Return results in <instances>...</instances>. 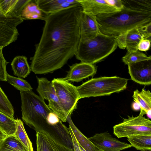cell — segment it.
Wrapping results in <instances>:
<instances>
[{"label": "cell", "instance_id": "1", "mask_svg": "<svg viewBox=\"0 0 151 151\" xmlns=\"http://www.w3.org/2000/svg\"><path fill=\"white\" fill-rule=\"evenodd\" d=\"M80 4L48 14L41 38L31 57V71L51 73L61 68L76 51L80 40Z\"/></svg>", "mask_w": 151, "mask_h": 151}, {"label": "cell", "instance_id": "5", "mask_svg": "<svg viewBox=\"0 0 151 151\" xmlns=\"http://www.w3.org/2000/svg\"><path fill=\"white\" fill-rule=\"evenodd\" d=\"M128 80L117 76L92 78L76 87L80 99L109 95L126 89Z\"/></svg>", "mask_w": 151, "mask_h": 151}, {"label": "cell", "instance_id": "16", "mask_svg": "<svg viewBox=\"0 0 151 151\" xmlns=\"http://www.w3.org/2000/svg\"><path fill=\"white\" fill-rule=\"evenodd\" d=\"M36 135L37 151H74L41 133L37 132Z\"/></svg>", "mask_w": 151, "mask_h": 151}, {"label": "cell", "instance_id": "39", "mask_svg": "<svg viewBox=\"0 0 151 151\" xmlns=\"http://www.w3.org/2000/svg\"><path fill=\"white\" fill-rule=\"evenodd\" d=\"M7 136L0 129V139L4 140L5 139Z\"/></svg>", "mask_w": 151, "mask_h": 151}, {"label": "cell", "instance_id": "34", "mask_svg": "<svg viewBox=\"0 0 151 151\" xmlns=\"http://www.w3.org/2000/svg\"><path fill=\"white\" fill-rule=\"evenodd\" d=\"M151 40L143 38L139 42L137 47L139 51H146L148 50L150 46Z\"/></svg>", "mask_w": 151, "mask_h": 151}, {"label": "cell", "instance_id": "15", "mask_svg": "<svg viewBox=\"0 0 151 151\" xmlns=\"http://www.w3.org/2000/svg\"><path fill=\"white\" fill-rule=\"evenodd\" d=\"M39 8L49 14L79 4L77 0H35Z\"/></svg>", "mask_w": 151, "mask_h": 151}, {"label": "cell", "instance_id": "18", "mask_svg": "<svg viewBox=\"0 0 151 151\" xmlns=\"http://www.w3.org/2000/svg\"><path fill=\"white\" fill-rule=\"evenodd\" d=\"M67 122L82 151H102L78 129L73 122L71 116L67 117Z\"/></svg>", "mask_w": 151, "mask_h": 151}, {"label": "cell", "instance_id": "31", "mask_svg": "<svg viewBox=\"0 0 151 151\" xmlns=\"http://www.w3.org/2000/svg\"><path fill=\"white\" fill-rule=\"evenodd\" d=\"M4 47L0 46V80L6 81L8 74L6 70V66L9 63L5 59L3 53Z\"/></svg>", "mask_w": 151, "mask_h": 151}, {"label": "cell", "instance_id": "11", "mask_svg": "<svg viewBox=\"0 0 151 151\" xmlns=\"http://www.w3.org/2000/svg\"><path fill=\"white\" fill-rule=\"evenodd\" d=\"M129 73L131 79L139 84H151V60L128 64Z\"/></svg>", "mask_w": 151, "mask_h": 151}, {"label": "cell", "instance_id": "4", "mask_svg": "<svg viewBox=\"0 0 151 151\" xmlns=\"http://www.w3.org/2000/svg\"><path fill=\"white\" fill-rule=\"evenodd\" d=\"M116 37L101 32L86 42H80L75 54L81 62L93 65L110 55L117 48Z\"/></svg>", "mask_w": 151, "mask_h": 151}, {"label": "cell", "instance_id": "26", "mask_svg": "<svg viewBox=\"0 0 151 151\" xmlns=\"http://www.w3.org/2000/svg\"><path fill=\"white\" fill-rule=\"evenodd\" d=\"M122 61L126 65L136 63L143 61L150 60V56H148L138 50L127 52L122 58Z\"/></svg>", "mask_w": 151, "mask_h": 151}, {"label": "cell", "instance_id": "14", "mask_svg": "<svg viewBox=\"0 0 151 151\" xmlns=\"http://www.w3.org/2000/svg\"><path fill=\"white\" fill-rule=\"evenodd\" d=\"M116 38L119 48H126L127 52H132L138 50L137 47L139 42L144 38L138 28L136 27L120 35Z\"/></svg>", "mask_w": 151, "mask_h": 151}, {"label": "cell", "instance_id": "9", "mask_svg": "<svg viewBox=\"0 0 151 151\" xmlns=\"http://www.w3.org/2000/svg\"><path fill=\"white\" fill-rule=\"evenodd\" d=\"M88 138L102 151H120L132 147L130 144L114 138L107 132L96 134Z\"/></svg>", "mask_w": 151, "mask_h": 151}, {"label": "cell", "instance_id": "35", "mask_svg": "<svg viewBox=\"0 0 151 151\" xmlns=\"http://www.w3.org/2000/svg\"><path fill=\"white\" fill-rule=\"evenodd\" d=\"M107 1L117 11L121 10L124 7L122 0H107Z\"/></svg>", "mask_w": 151, "mask_h": 151}, {"label": "cell", "instance_id": "36", "mask_svg": "<svg viewBox=\"0 0 151 151\" xmlns=\"http://www.w3.org/2000/svg\"><path fill=\"white\" fill-rule=\"evenodd\" d=\"M68 129L72 140L74 151H82L72 131L69 128Z\"/></svg>", "mask_w": 151, "mask_h": 151}, {"label": "cell", "instance_id": "6", "mask_svg": "<svg viewBox=\"0 0 151 151\" xmlns=\"http://www.w3.org/2000/svg\"><path fill=\"white\" fill-rule=\"evenodd\" d=\"M51 82L61 108L67 119L76 108L78 101L80 99L76 86L63 78H54Z\"/></svg>", "mask_w": 151, "mask_h": 151}, {"label": "cell", "instance_id": "29", "mask_svg": "<svg viewBox=\"0 0 151 151\" xmlns=\"http://www.w3.org/2000/svg\"><path fill=\"white\" fill-rule=\"evenodd\" d=\"M1 143L18 151H27L22 144L13 135L7 136Z\"/></svg>", "mask_w": 151, "mask_h": 151}, {"label": "cell", "instance_id": "2", "mask_svg": "<svg viewBox=\"0 0 151 151\" xmlns=\"http://www.w3.org/2000/svg\"><path fill=\"white\" fill-rule=\"evenodd\" d=\"M23 122L37 132L41 133L58 143L73 149L68 129L62 123L52 125L50 118L54 113L39 96L32 91H20Z\"/></svg>", "mask_w": 151, "mask_h": 151}, {"label": "cell", "instance_id": "20", "mask_svg": "<svg viewBox=\"0 0 151 151\" xmlns=\"http://www.w3.org/2000/svg\"><path fill=\"white\" fill-rule=\"evenodd\" d=\"M11 65L14 74L19 78H25L29 74L31 71L27 58L24 56L15 57Z\"/></svg>", "mask_w": 151, "mask_h": 151}, {"label": "cell", "instance_id": "40", "mask_svg": "<svg viewBox=\"0 0 151 151\" xmlns=\"http://www.w3.org/2000/svg\"><path fill=\"white\" fill-rule=\"evenodd\" d=\"M3 140L0 139V143Z\"/></svg>", "mask_w": 151, "mask_h": 151}, {"label": "cell", "instance_id": "7", "mask_svg": "<svg viewBox=\"0 0 151 151\" xmlns=\"http://www.w3.org/2000/svg\"><path fill=\"white\" fill-rule=\"evenodd\" d=\"M139 114L136 117L128 116L113 127V133L118 138L139 134H151V121Z\"/></svg>", "mask_w": 151, "mask_h": 151}, {"label": "cell", "instance_id": "25", "mask_svg": "<svg viewBox=\"0 0 151 151\" xmlns=\"http://www.w3.org/2000/svg\"><path fill=\"white\" fill-rule=\"evenodd\" d=\"M0 111L14 119V110L11 102L0 86Z\"/></svg>", "mask_w": 151, "mask_h": 151}, {"label": "cell", "instance_id": "12", "mask_svg": "<svg viewBox=\"0 0 151 151\" xmlns=\"http://www.w3.org/2000/svg\"><path fill=\"white\" fill-rule=\"evenodd\" d=\"M96 71L93 65L81 62L70 66L66 76L63 78L68 82H79L94 75Z\"/></svg>", "mask_w": 151, "mask_h": 151}, {"label": "cell", "instance_id": "24", "mask_svg": "<svg viewBox=\"0 0 151 151\" xmlns=\"http://www.w3.org/2000/svg\"><path fill=\"white\" fill-rule=\"evenodd\" d=\"M0 129L7 136L13 135L16 129L15 119L0 111Z\"/></svg>", "mask_w": 151, "mask_h": 151}, {"label": "cell", "instance_id": "33", "mask_svg": "<svg viewBox=\"0 0 151 151\" xmlns=\"http://www.w3.org/2000/svg\"><path fill=\"white\" fill-rule=\"evenodd\" d=\"M138 29L144 39L151 40V22L138 27Z\"/></svg>", "mask_w": 151, "mask_h": 151}, {"label": "cell", "instance_id": "10", "mask_svg": "<svg viewBox=\"0 0 151 151\" xmlns=\"http://www.w3.org/2000/svg\"><path fill=\"white\" fill-rule=\"evenodd\" d=\"M80 42L91 40L101 33L96 16L82 11L80 20Z\"/></svg>", "mask_w": 151, "mask_h": 151}, {"label": "cell", "instance_id": "13", "mask_svg": "<svg viewBox=\"0 0 151 151\" xmlns=\"http://www.w3.org/2000/svg\"><path fill=\"white\" fill-rule=\"evenodd\" d=\"M83 11L97 16L111 13L117 11L111 6L107 0H77Z\"/></svg>", "mask_w": 151, "mask_h": 151}, {"label": "cell", "instance_id": "28", "mask_svg": "<svg viewBox=\"0 0 151 151\" xmlns=\"http://www.w3.org/2000/svg\"><path fill=\"white\" fill-rule=\"evenodd\" d=\"M18 0H0V9L5 16L8 17H15L11 16L10 14Z\"/></svg>", "mask_w": 151, "mask_h": 151}, {"label": "cell", "instance_id": "17", "mask_svg": "<svg viewBox=\"0 0 151 151\" xmlns=\"http://www.w3.org/2000/svg\"><path fill=\"white\" fill-rule=\"evenodd\" d=\"M132 97L134 101L139 106V114L144 115L147 114L148 118L151 119V93L149 90L143 88L141 91L137 89L134 91Z\"/></svg>", "mask_w": 151, "mask_h": 151}, {"label": "cell", "instance_id": "3", "mask_svg": "<svg viewBox=\"0 0 151 151\" xmlns=\"http://www.w3.org/2000/svg\"><path fill=\"white\" fill-rule=\"evenodd\" d=\"M119 11L96 16L102 33L116 37L151 22V0H122Z\"/></svg>", "mask_w": 151, "mask_h": 151}, {"label": "cell", "instance_id": "37", "mask_svg": "<svg viewBox=\"0 0 151 151\" xmlns=\"http://www.w3.org/2000/svg\"><path fill=\"white\" fill-rule=\"evenodd\" d=\"M1 142L0 143V151H18L2 144Z\"/></svg>", "mask_w": 151, "mask_h": 151}, {"label": "cell", "instance_id": "23", "mask_svg": "<svg viewBox=\"0 0 151 151\" xmlns=\"http://www.w3.org/2000/svg\"><path fill=\"white\" fill-rule=\"evenodd\" d=\"M15 120L16 129L13 135L23 145L27 151H34L32 143L24 127L23 123L20 119Z\"/></svg>", "mask_w": 151, "mask_h": 151}, {"label": "cell", "instance_id": "30", "mask_svg": "<svg viewBox=\"0 0 151 151\" xmlns=\"http://www.w3.org/2000/svg\"><path fill=\"white\" fill-rule=\"evenodd\" d=\"M24 20L21 17H8L5 16L0 9V22L13 28L22 23Z\"/></svg>", "mask_w": 151, "mask_h": 151}, {"label": "cell", "instance_id": "22", "mask_svg": "<svg viewBox=\"0 0 151 151\" xmlns=\"http://www.w3.org/2000/svg\"><path fill=\"white\" fill-rule=\"evenodd\" d=\"M132 147L141 151L151 150V134H139L127 137Z\"/></svg>", "mask_w": 151, "mask_h": 151}, {"label": "cell", "instance_id": "21", "mask_svg": "<svg viewBox=\"0 0 151 151\" xmlns=\"http://www.w3.org/2000/svg\"><path fill=\"white\" fill-rule=\"evenodd\" d=\"M19 33L16 28L0 22V46L4 47L17 40Z\"/></svg>", "mask_w": 151, "mask_h": 151}, {"label": "cell", "instance_id": "38", "mask_svg": "<svg viewBox=\"0 0 151 151\" xmlns=\"http://www.w3.org/2000/svg\"><path fill=\"white\" fill-rule=\"evenodd\" d=\"M132 107L134 110L135 111H137L140 109V107L139 105L135 102L133 103Z\"/></svg>", "mask_w": 151, "mask_h": 151}, {"label": "cell", "instance_id": "19", "mask_svg": "<svg viewBox=\"0 0 151 151\" xmlns=\"http://www.w3.org/2000/svg\"><path fill=\"white\" fill-rule=\"evenodd\" d=\"M48 15L39 8L35 0H31L22 11L21 17L23 20L40 19L45 21Z\"/></svg>", "mask_w": 151, "mask_h": 151}, {"label": "cell", "instance_id": "27", "mask_svg": "<svg viewBox=\"0 0 151 151\" xmlns=\"http://www.w3.org/2000/svg\"><path fill=\"white\" fill-rule=\"evenodd\" d=\"M6 81L20 91H32V88L26 81L20 78H17L7 75Z\"/></svg>", "mask_w": 151, "mask_h": 151}, {"label": "cell", "instance_id": "8", "mask_svg": "<svg viewBox=\"0 0 151 151\" xmlns=\"http://www.w3.org/2000/svg\"><path fill=\"white\" fill-rule=\"evenodd\" d=\"M37 78L38 86L36 90L39 96L44 100L48 101V106L62 122H67L52 82L45 78L37 77Z\"/></svg>", "mask_w": 151, "mask_h": 151}, {"label": "cell", "instance_id": "32", "mask_svg": "<svg viewBox=\"0 0 151 151\" xmlns=\"http://www.w3.org/2000/svg\"><path fill=\"white\" fill-rule=\"evenodd\" d=\"M31 0H18L11 14V16L13 17H21L22 11L25 6Z\"/></svg>", "mask_w": 151, "mask_h": 151}]
</instances>
